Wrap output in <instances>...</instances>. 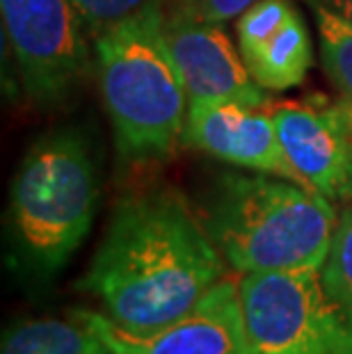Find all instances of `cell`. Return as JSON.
Returning a JSON list of instances; mask_svg holds the SVG:
<instances>
[{
  "label": "cell",
  "mask_w": 352,
  "mask_h": 354,
  "mask_svg": "<svg viewBox=\"0 0 352 354\" xmlns=\"http://www.w3.org/2000/svg\"><path fill=\"white\" fill-rule=\"evenodd\" d=\"M254 3H259V0H188V5L199 17L215 21V24H224V21L241 17Z\"/></svg>",
  "instance_id": "e0dca14e"
},
{
  "label": "cell",
  "mask_w": 352,
  "mask_h": 354,
  "mask_svg": "<svg viewBox=\"0 0 352 354\" xmlns=\"http://www.w3.org/2000/svg\"><path fill=\"white\" fill-rule=\"evenodd\" d=\"M311 7L316 14L325 73L339 92V103L352 117V24L318 5Z\"/></svg>",
  "instance_id": "4fadbf2b"
},
{
  "label": "cell",
  "mask_w": 352,
  "mask_h": 354,
  "mask_svg": "<svg viewBox=\"0 0 352 354\" xmlns=\"http://www.w3.org/2000/svg\"><path fill=\"white\" fill-rule=\"evenodd\" d=\"M71 3L92 35H99L126 19L163 5V0H71Z\"/></svg>",
  "instance_id": "2e32d148"
},
{
  "label": "cell",
  "mask_w": 352,
  "mask_h": 354,
  "mask_svg": "<svg viewBox=\"0 0 352 354\" xmlns=\"http://www.w3.org/2000/svg\"><path fill=\"white\" fill-rule=\"evenodd\" d=\"M0 354H110L85 322L39 318L5 331Z\"/></svg>",
  "instance_id": "7c38bea8"
},
{
  "label": "cell",
  "mask_w": 352,
  "mask_h": 354,
  "mask_svg": "<svg viewBox=\"0 0 352 354\" xmlns=\"http://www.w3.org/2000/svg\"><path fill=\"white\" fill-rule=\"evenodd\" d=\"M293 17H297V10L290 0H259L238 17V46L241 50L261 46L279 32Z\"/></svg>",
  "instance_id": "9a60e30c"
},
{
  "label": "cell",
  "mask_w": 352,
  "mask_h": 354,
  "mask_svg": "<svg viewBox=\"0 0 352 354\" xmlns=\"http://www.w3.org/2000/svg\"><path fill=\"white\" fill-rule=\"evenodd\" d=\"M241 55L247 71L261 87L270 92H284L297 87L306 78V71L313 62L311 37L297 14L275 37L261 46L241 50Z\"/></svg>",
  "instance_id": "8fae6325"
},
{
  "label": "cell",
  "mask_w": 352,
  "mask_h": 354,
  "mask_svg": "<svg viewBox=\"0 0 352 354\" xmlns=\"http://www.w3.org/2000/svg\"><path fill=\"white\" fill-rule=\"evenodd\" d=\"M94 53L117 151L131 160L169 156L183 138L190 101L163 5L94 35Z\"/></svg>",
  "instance_id": "3957f363"
},
{
  "label": "cell",
  "mask_w": 352,
  "mask_h": 354,
  "mask_svg": "<svg viewBox=\"0 0 352 354\" xmlns=\"http://www.w3.org/2000/svg\"><path fill=\"white\" fill-rule=\"evenodd\" d=\"M96 201V165L85 138L55 131L37 140L10 190L12 229L30 266L62 268L92 229Z\"/></svg>",
  "instance_id": "277c9868"
},
{
  "label": "cell",
  "mask_w": 352,
  "mask_h": 354,
  "mask_svg": "<svg viewBox=\"0 0 352 354\" xmlns=\"http://www.w3.org/2000/svg\"><path fill=\"white\" fill-rule=\"evenodd\" d=\"M181 142L224 162L304 185L284 153L272 112H266L263 105L192 103Z\"/></svg>",
  "instance_id": "30bf717a"
},
{
  "label": "cell",
  "mask_w": 352,
  "mask_h": 354,
  "mask_svg": "<svg viewBox=\"0 0 352 354\" xmlns=\"http://www.w3.org/2000/svg\"><path fill=\"white\" fill-rule=\"evenodd\" d=\"M5 35L26 92L39 103L66 99L89 71V50L71 0H0Z\"/></svg>",
  "instance_id": "8992f818"
},
{
  "label": "cell",
  "mask_w": 352,
  "mask_h": 354,
  "mask_svg": "<svg viewBox=\"0 0 352 354\" xmlns=\"http://www.w3.org/2000/svg\"><path fill=\"white\" fill-rule=\"evenodd\" d=\"M165 35L183 76L190 105L222 101L268 103L263 87L247 71L243 55L220 24L199 17L185 5L165 17Z\"/></svg>",
  "instance_id": "ba28073f"
},
{
  "label": "cell",
  "mask_w": 352,
  "mask_h": 354,
  "mask_svg": "<svg viewBox=\"0 0 352 354\" xmlns=\"http://www.w3.org/2000/svg\"><path fill=\"white\" fill-rule=\"evenodd\" d=\"M110 354H250L241 290L234 279H220L178 320L156 331H131L106 313L73 311Z\"/></svg>",
  "instance_id": "52a82bcc"
},
{
  "label": "cell",
  "mask_w": 352,
  "mask_h": 354,
  "mask_svg": "<svg viewBox=\"0 0 352 354\" xmlns=\"http://www.w3.org/2000/svg\"><path fill=\"white\" fill-rule=\"evenodd\" d=\"M281 149L302 183L323 197H352V117L343 105L286 103L275 112Z\"/></svg>",
  "instance_id": "9c48e42d"
},
{
  "label": "cell",
  "mask_w": 352,
  "mask_h": 354,
  "mask_svg": "<svg viewBox=\"0 0 352 354\" xmlns=\"http://www.w3.org/2000/svg\"><path fill=\"white\" fill-rule=\"evenodd\" d=\"M311 5H318L323 10L336 14L339 19L352 24V0H309Z\"/></svg>",
  "instance_id": "ac0fdd59"
},
{
  "label": "cell",
  "mask_w": 352,
  "mask_h": 354,
  "mask_svg": "<svg viewBox=\"0 0 352 354\" xmlns=\"http://www.w3.org/2000/svg\"><path fill=\"white\" fill-rule=\"evenodd\" d=\"M222 254L178 192H142L112 210L78 288L131 331L178 320L222 279Z\"/></svg>",
  "instance_id": "6da1fadb"
},
{
  "label": "cell",
  "mask_w": 352,
  "mask_h": 354,
  "mask_svg": "<svg viewBox=\"0 0 352 354\" xmlns=\"http://www.w3.org/2000/svg\"><path fill=\"white\" fill-rule=\"evenodd\" d=\"M320 277L332 295L352 320V197L346 199L339 222H336L332 247L320 268Z\"/></svg>",
  "instance_id": "5bb4252c"
},
{
  "label": "cell",
  "mask_w": 352,
  "mask_h": 354,
  "mask_svg": "<svg viewBox=\"0 0 352 354\" xmlns=\"http://www.w3.org/2000/svg\"><path fill=\"white\" fill-rule=\"evenodd\" d=\"M250 354H352V320L320 270L238 279Z\"/></svg>",
  "instance_id": "5b68a950"
},
{
  "label": "cell",
  "mask_w": 352,
  "mask_h": 354,
  "mask_svg": "<svg viewBox=\"0 0 352 354\" xmlns=\"http://www.w3.org/2000/svg\"><path fill=\"white\" fill-rule=\"evenodd\" d=\"M222 259L243 274L320 270L336 210L327 197L288 178L222 176L201 217Z\"/></svg>",
  "instance_id": "7a4b0ae2"
}]
</instances>
